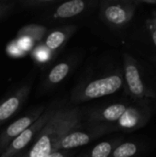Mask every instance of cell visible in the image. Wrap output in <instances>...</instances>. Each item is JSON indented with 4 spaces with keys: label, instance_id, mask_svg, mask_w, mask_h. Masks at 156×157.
Segmentation results:
<instances>
[{
    "label": "cell",
    "instance_id": "1",
    "mask_svg": "<svg viewBox=\"0 0 156 157\" xmlns=\"http://www.w3.org/2000/svg\"><path fill=\"white\" fill-rule=\"evenodd\" d=\"M86 110L79 107L58 108L36 138L28 157H47L70 132L82 128Z\"/></svg>",
    "mask_w": 156,
    "mask_h": 157
},
{
    "label": "cell",
    "instance_id": "2",
    "mask_svg": "<svg viewBox=\"0 0 156 157\" xmlns=\"http://www.w3.org/2000/svg\"><path fill=\"white\" fill-rule=\"evenodd\" d=\"M123 86V75L120 72L99 76L76 86L72 91L71 101L79 104L110 96L120 91Z\"/></svg>",
    "mask_w": 156,
    "mask_h": 157
},
{
    "label": "cell",
    "instance_id": "3",
    "mask_svg": "<svg viewBox=\"0 0 156 157\" xmlns=\"http://www.w3.org/2000/svg\"><path fill=\"white\" fill-rule=\"evenodd\" d=\"M123 80L125 88L133 101L156 99V91L151 86L140 63L130 53H123Z\"/></svg>",
    "mask_w": 156,
    "mask_h": 157
},
{
    "label": "cell",
    "instance_id": "4",
    "mask_svg": "<svg viewBox=\"0 0 156 157\" xmlns=\"http://www.w3.org/2000/svg\"><path fill=\"white\" fill-rule=\"evenodd\" d=\"M137 0H104L99 5L100 18L112 29L126 27L135 15Z\"/></svg>",
    "mask_w": 156,
    "mask_h": 157
},
{
    "label": "cell",
    "instance_id": "5",
    "mask_svg": "<svg viewBox=\"0 0 156 157\" xmlns=\"http://www.w3.org/2000/svg\"><path fill=\"white\" fill-rule=\"evenodd\" d=\"M118 131L113 124H87L85 130L82 128L74 130L66 134L54 147V151L71 150L88 144L105 134Z\"/></svg>",
    "mask_w": 156,
    "mask_h": 157
},
{
    "label": "cell",
    "instance_id": "6",
    "mask_svg": "<svg viewBox=\"0 0 156 157\" xmlns=\"http://www.w3.org/2000/svg\"><path fill=\"white\" fill-rule=\"evenodd\" d=\"M152 117L150 99L137 100L130 103L122 117L115 123L118 131L131 132L144 127Z\"/></svg>",
    "mask_w": 156,
    "mask_h": 157
},
{
    "label": "cell",
    "instance_id": "7",
    "mask_svg": "<svg viewBox=\"0 0 156 157\" xmlns=\"http://www.w3.org/2000/svg\"><path fill=\"white\" fill-rule=\"evenodd\" d=\"M57 109L58 107L56 104H52L50 107H47L43 113L39 117V119L36 121H34L20 135H18L0 155V157H13L17 155L19 152L26 148L35 137L37 138L42 128L46 125V123L48 122V121L51 119V117L53 115Z\"/></svg>",
    "mask_w": 156,
    "mask_h": 157
},
{
    "label": "cell",
    "instance_id": "8",
    "mask_svg": "<svg viewBox=\"0 0 156 157\" xmlns=\"http://www.w3.org/2000/svg\"><path fill=\"white\" fill-rule=\"evenodd\" d=\"M45 106H40L34 110L27 113L23 117L17 119L16 121L7 126L0 134V155L7 148V146L25 130H27L45 110Z\"/></svg>",
    "mask_w": 156,
    "mask_h": 157
},
{
    "label": "cell",
    "instance_id": "9",
    "mask_svg": "<svg viewBox=\"0 0 156 157\" xmlns=\"http://www.w3.org/2000/svg\"><path fill=\"white\" fill-rule=\"evenodd\" d=\"M130 104L117 102L108 106L96 108L86 112L85 120L88 124H113L122 117Z\"/></svg>",
    "mask_w": 156,
    "mask_h": 157
},
{
    "label": "cell",
    "instance_id": "10",
    "mask_svg": "<svg viewBox=\"0 0 156 157\" xmlns=\"http://www.w3.org/2000/svg\"><path fill=\"white\" fill-rule=\"evenodd\" d=\"M30 89L29 84L24 85L0 102V125L12 118L21 109L29 97Z\"/></svg>",
    "mask_w": 156,
    "mask_h": 157
},
{
    "label": "cell",
    "instance_id": "11",
    "mask_svg": "<svg viewBox=\"0 0 156 157\" xmlns=\"http://www.w3.org/2000/svg\"><path fill=\"white\" fill-rule=\"evenodd\" d=\"M91 2L85 0H70L57 6L51 13L50 17L54 20H66L80 16L90 7Z\"/></svg>",
    "mask_w": 156,
    "mask_h": 157
},
{
    "label": "cell",
    "instance_id": "12",
    "mask_svg": "<svg viewBox=\"0 0 156 157\" xmlns=\"http://www.w3.org/2000/svg\"><path fill=\"white\" fill-rule=\"evenodd\" d=\"M74 25H65L51 30L43 40L42 45L51 53L62 49L76 30Z\"/></svg>",
    "mask_w": 156,
    "mask_h": 157
},
{
    "label": "cell",
    "instance_id": "13",
    "mask_svg": "<svg viewBox=\"0 0 156 157\" xmlns=\"http://www.w3.org/2000/svg\"><path fill=\"white\" fill-rule=\"evenodd\" d=\"M74 65V58H66L55 64L46 75L42 82L44 89H51L62 83L71 73Z\"/></svg>",
    "mask_w": 156,
    "mask_h": 157
},
{
    "label": "cell",
    "instance_id": "14",
    "mask_svg": "<svg viewBox=\"0 0 156 157\" xmlns=\"http://www.w3.org/2000/svg\"><path fill=\"white\" fill-rule=\"evenodd\" d=\"M120 138H115L108 141H103L95 145L88 152L82 154L76 157H109L115 147L121 143Z\"/></svg>",
    "mask_w": 156,
    "mask_h": 157
},
{
    "label": "cell",
    "instance_id": "15",
    "mask_svg": "<svg viewBox=\"0 0 156 157\" xmlns=\"http://www.w3.org/2000/svg\"><path fill=\"white\" fill-rule=\"evenodd\" d=\"M47 33V29L43 26L40 25H36V24H31L23 27L20 29L17 34V39L18 38H25L28 40H30L31 41L38 42L40 41L45 34Z\"/></svg>",
    "mask_w": 156,
    "mask_h": 157
},
{
    "label": "cell",
    "instance_id": "16",
    "mask_svg": "<svg viewBox=\"0 0 156 157\" xmlns=\"http://www.w3.org/2000/svg\"><path fill=\"white\" fill-rule=\"evenodd\" d=\"M141 145L134 141L120 143L109 157H135L141 151Z\"/></svg>",
    "mask_w": 156,
    "mask_h": 157
},
{
    "label": "cell",
    "instance_id": "17",
    "mask_svg": "<svg viewBox=\"0 0 156 157\" xmlns=\"http://www.w3.org/2000/svg\"><path fill=\"white\" fill-rule=\"evenodd\" d=\"M57 3L56 0H28V1H20L19 4L21 6L25 8H32V7H50L53 4Z\"/></svg>",
    "mask_w": 156,
    "mask_h": 157
},
{
    "label": "cell",
    "instance_id": "18",
    "mask_svg": "<svg viewBox=\"0 0 156 157\" xmlns=\"http://www.w3.org/2000/svg\"><path fill=\"white\" fill-rule=\"evenodd\" d=\"M33 57L36 61H38V63H44L48 60H50V58L51 57V52L42 45L36 47V49L33 52Z\"/></svg>",
    "mask_w": 156,
    "mask_h": 157
},
{
    "label": "cell",
    "instance_id": "19",
    "mask_svg": "<svg viewBox=\"0 0 156 157\" xmlns=\"http://www.w3.org/2000/svg\"><path fill=\"white\" fill-rule=\"evenodd\" d=\"M148 29H149V32H150V35H151V39L153 40V43L156 49V22L154 19H152V20H149L148 21Z\"/></svg>",
    "mask_w": 156,
    "mask_h": 157
},
{
    "label": "cell",
    "instance_id": "20",
    "mask_svg": "<svg viewBox=\"0 0 156 157\" xmlns=\"http://www.w3.org/2000/svg\"><path fill=\"white\" fill-rule=\"evenodd\" d=\"M73 155V152L70 150H60L51 153L47 157H72Z\"/></svg>",
    "mask_w": 156,
    "mask_h": 157
},
{
    "label": "cell",
    "instance_id": "21",
    "mask_svg": "<svg viewBox=\"0 0 156 157\" xmlns=\"http://www.w3.org/2000/svg\"><path fill=\"white\" fill-rule=\"evenodd\" d=\"M13 5V3H0V17L6 13H7V11L12 8Z\"/></svg>",
    "mask_w": 156,
    "mask_h": 157
},
{
    "label": "cell",
    "instance_id": "22",
    "mask_svg": "<svg viewBox=\"0 0 156 157\" xmlns=\"http://www.w3.org/2000/svg\"><path fill=\"white\" fill-rule=\"evenodd\" d=\"M28 156V155H16V156H13V157H27Z\"/></svg>",
    "mask_w": 156,
    "mask_h": 157
},
{
    "label": "cell",
    "instance_id": "23",
    "mask_svg": "<svg viewBox=\"0 0 156 157\" xmlns=\"http://www.w3.org/2000/svg\"><path fill=\"white\" fill-rule=\"evenodd\" d=\"M154 20H155V22H156V19H154Z\"/></svg>",
    "mask_w": 156,
    "mask_h": 157
}]
</instances>
